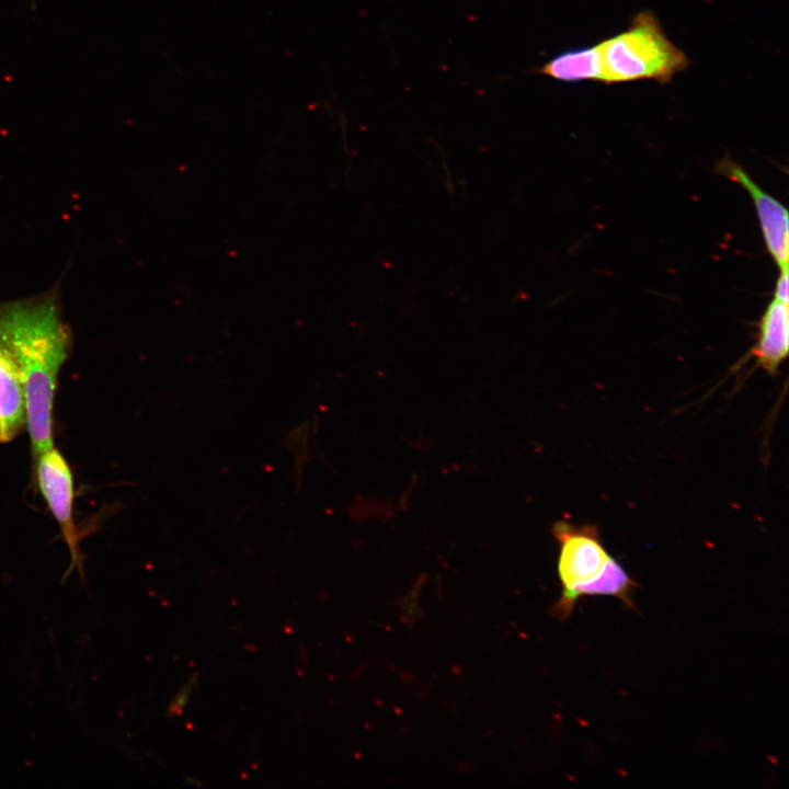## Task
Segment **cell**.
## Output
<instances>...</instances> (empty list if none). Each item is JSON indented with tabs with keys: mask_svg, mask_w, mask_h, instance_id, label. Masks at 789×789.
I'll list each match as a JSON object with an SVG mask.
<instances>
[{
	"mask_svg": "<svg viewBox=\"0 0 789 789\" xmlns=\"http://www.w3.org/2000/svg\"><path fill=\"white\" fill-rule=\"evenodd\" d=\"M637 583L628 575L621 564L611 556L599 575L576 586L562 603H556L551 613L559 620L570 618L576 603L584 596H613L631 609L636 608L633 593Z\"/></svg>",
	"mask_w": 789,
	"mask_h": 789,
	"instance_id": "cell-8",
	"label": "cell"
},
{
	"mask_svg": "<svg viewBox=\"0 0 789 789\" xmlns=\"http://www.w3.org/2000/svg\"><path fill=\"white\" fill-rule=\"evenodd\" d=\"M36 457V479L50 513L56 519L62 539L68 546L72 564L79 568L83 578L82 559L79 549L80 534L73 518L75 483L70 467L62 454L54 446Z\"/></svg>",
	"mask_w": 789,
	"mask_h": 789,
	"instance_id": "cell-4",
	"label": "cell"
},
{
	"mask_svg": "<svg viewBox=\"0 0 789 789\" xmlns=\"http://www.w3.org/2000/svg\"><path fill=\"white\" fill-rule=\"evenodd\" d=\"M0 339L22 375L25 426L36 456L54 446L57 379L71 345L70 331L54 293L0 302Z\"/></svg>",
	"mask_w": 789,
	"mask_h": 789,
	"instance_id": "cell-1",
	"label": "cell"
},
{
	"mask_svg": "<svg viewBox=\"0 0 789 789\" xmlns=\"http://www.w3.org/2000/svg\"><path fill=\"white\" fill-rule=\"evenodd\" d=\"M598 47L605 83L637 80L666 83L689 64L650 11L638 13L629 28L603 41Z\"/></svg>",
	"mask_w": 789,
	"mask_h": 789,
	"instance_id": "cell-2",
	"label": "cell"
},
{
	"mask_svg": "<svg viewBox=\"0 0 789 789\" xmlns=\"http://www.w3.org/2000/svg\"><path fill=\"white\" fill-rule=\"evenodd\" d=\"M789 352L788 304L773 299L766 307L759 325L757 341L751 350L756 366L775 375Z\"/></svg>",
	"mask_w": 789,
	"mask_h": 789,
	"instance_id": "cell-6",
	"label": "cell"
},
{
	"mask_svg": "<svg viewBox=\"0 0 789 789\" xmlns=\"http://www.w3.org/2000/svg\"><path fill=\"white\" fill-rule=\"evenodd\" d=\"M25 391L19 366L0 339V443H9L25 426Z\"/></svg>",
	"mask_w": 789,
	"mask_h": 789,
	"instance_id": "cell-7",
	"label": "cell"
},
{
	"mask_svg": "<svg viewBox=\"0 0 789 789\" xmlns=\"http://www.w3.org/2000/svg\"><path fill=\"white\" fill-rule=\"evenodd\" d=\"M537 72L563 82L602 81L598 45L563 52L542 65Z\"/></svg>",
	"mask_w": 789,
	"mask_h": 789,
	"instance_id": "cell-9",
	"label": "cell"
},
{
	"mask_svg": "<svg viewBox=\"0 0 789 789\" xmlns=\"http://www.w3.org/2000/svg\"><path fill=\"white\" fill-rule=\"evenodd\" d=\"M774 299L788 304V270H781L776 282Z\"/></svg>",
	"mask_w": 789,
	"mask_h": 789,
	"instance_id": "cell-10",
	"label": "cell"
},
{
	"mask_svg": "<svg viewBox=\"0 0 789 789\" xmlns=\"http://www.w3.org/2000/svg\"><path fill=\"white\" fill-rule=\"evenodd\" d=\"M718 170L733 182L745 188L752 197L765 245L773 260L781 270H788V211L786 207L771 195L762 190L744 171V169L729 158L718 163Z\"/></svg>",
	"mask_w": 789,
	"mask_h": 789,
	"instance_id": "cell-5",
	"label": "cell"
},
{
	"mask_svg": "<svg viewBox=\"0 0 789 789\" xmlns=\"http://www.w3.org/2000/svg\"><path fill=\"white\" fill-rule=\"evenodd\" d=\"M552 533L559 545L557 571L562 587L557 603H562L576 586L599 575L611 556L594 526L559 521Z\"/></svg>",
	"mask_w": 789,
	"mask_h": 789,
	"instance_id": "cell-3",
	"label": "cell"
}]
</instances>
